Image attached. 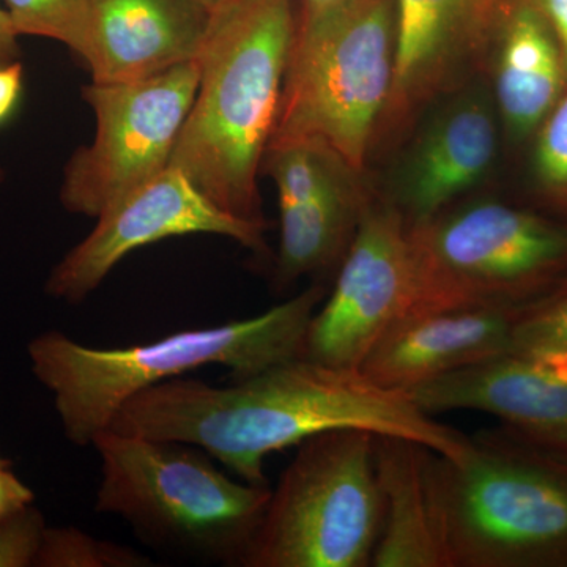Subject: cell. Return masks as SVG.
I'll return each mask as SVG.
<instances>
[{
    "instance_id": "21",
    "label": "cell",
    "mask_w": 567,
    "mask_h": 567,
    "mask_svg": "<svg viewBox=\"0 0 567 567\" xmlns=\"http://www.w3.org/2000/svg\"><path fill=\"white\" fill-rule=\"evenodd\" d=\"M140 551L87 535L74 527H48L37 567H147Z\"/></svg>"
},
{
    "instance_id": "2",
    "label": "cell",
    "mask_w": 567,
    "mask_h": 567,
    "mask_svg": "<svg viewBox=\"0 0 567 567\" xmlns=\"http://www.w3.org/2000/svg\"><path fill=\"white\" fill-rule=\"evenodd\" d=\"M298 17L293 0H230L212 13L199 84L171 166L223 210L265 223L257 175L275 132Z\"/></svg>"
},
{
    "instance_id": "14",
    "label": "cell",
    "mask_w": 567,
    "mask_h": 567,
    "mask_svg": "<svg viewBox=\"0 0 567 567\" xmlns=\"http://www.w3.org/2000/svg\"><path fill=\"white\" fill-rule=\"evenodd\" d=\"M516 315L495 308L405 312L372 347L360 371L377 385L406 394L509 352Z\"/></svg>"
},
{
    "instance_id": "13",
    "label": "cell",
    "mask_w": 567,
    "mask_h": 567,
    "mask_svg": "<svg viewBox=\"0 0 567 567\" xmlns=\"http://www.w3.org/2000/svg\"><path fill=\"white\" fill-rule=\"evenodd\" d=\"M427 415L488 413L511 432L567 457V354L506 352L406 393Z\"/></svg>"
},
{
    "instance_id": "9",
    "label": "cell",
    "mask_w": 567,
    "mask_h": 567,
    "mask_svg": "<svg viewBox=\"0 0 567 567\" xmlns=\"http://www.w3.org/2000/svg\"><path fill=\"white\" fill-rule=\"evenodd\" d=\"M197 84L199 69L192 61L145 80L92 81L82 89L95 114V137L66 163L63 207L96 219L162 174L173 159Z\"/></svg>"
},
{
    "instance_id": "6",
    "label": "cell",
    "mask_w": 567,
    "mask_h": 567,
    "mask_svg": "<svg viewBox=\"0 0 567 567\" xmlns=\"http://www.w3.org/2000/svg\"><path fill=\"white\" fill-rule=\"evenodd\" d=\"M395 41V0H344L298 17L268 144L316 142L363 174L393 89Z\"/></svg>"
},
{
    "instance_id": "18",
    "label": "cell",
    "mask_w": 567,
    "mask_h": 567,
    "mask_svg": "<svg viewBox=\"0 0 567 567\" xmlns=\"http://www.w3.org/2000/svg\"><path fill=\"white\" fill-rule=\"evenodd\" d=\"M498 29L496 102L506 128L522 140L557 106L567 81L565 63L537 0H511Z\"/></svg>"
},
{
    "instance_id": "26",
    "label": "cell",
    "mask_w": 567,
    "mask_h": 567,
    "mask_svg": "<svg viewBox=\"0 0 567 567\" xmlns=\"http://www.w3.org/2000/svg\"><path fill=\"white\" fill-rule=\"evenodd\" d=\"M24 85V66L21 61L0 65V125L6 123L20 104Z\"/></svg>"
},
{
    "instance_id": "16",
    "label": "cell",
    "mask_w": 567,
    "mask_h": 567,
    "mask_svg": "<svg viewBox=\"0 0 567 567\" xmlns=\"http://www.w3.org/2000/svg\"><path fill=\"white\" fill-rule=\"evenodd\" d=\"M495 155L496 126L486 102L480 96L458 100L417 142L395 207L406 224L434 218L488 173Z\"/></svg>"
},
{
    "instance_id": "10",
    "label": "cell",
    "mask_w": 567,
    "mask_h": 567,
    "mask_svg": "<svg viewBox=\"0 0 567 567\" xmlns=\"http://www.w3.org/2000/svg\"><path fill=\"white\" fill-rule=\"evenodd\" d=\"M342 259L333 292L312 317L306 358L361 369L372 347L412 306V252L401 210L368 200Z\"/></svg>"
},
{
    "instance_id": "3",
    "label": "cell",
    "mask_w": 567,
    "mask_h": 567,
    "mask_svg": "<svg viewBox=\"0 0 567 567\" xmlns=\"http://www.w3.org/2000/svg\"><path fill=\"white\" fill-rule=\"evenodd\" d=\"M324 300L322 286L262 315L216 327L178 331L148 344L99 349L61 331H47L28 346L33 375L54 395L63 434L76 446H92L134 395L167 380L223 365L234 379H248L306 357L312 317Z\"/></svg>"
},
{
    "instance_id": "29",
    "label": "cell",
    "mask_w": 567,
    "mask_h": 567,
    "mask_svg": "<svg viewBox=\"0 0 567 567\" xmlns=\"http://www.w3.org/2000/svg\"><path fill=\"white\" fill-rule=\"evenodd\" d=\"M344 0H301V11L298 17L311 18L322 14L324 11L341 6Z\"/></svg>"
},
{
    "instance_id": "23",
    "label": "cell",
    "mask_w": 567,
    "mask_h": 567,
    "mask_svg": "<svg viewBox=\"0 0 567 567\" xmlns=\"http://www.w3.org/2000/svg\"><path fill=\"white\" fill-rule=\"evenodd\" d=\"M535 174L543 196L567 215V95L539 126Z\"/></svg>"
},
{
    "instance_id": "12",
    "label": "cell",
    "mask_w": 567,
    "mask_h": 567,
    "mask_svg": "<svg viewBox=\"0 0 567 567\" xmlns=\"http://www.w3.org/2000/svg\"><path fill=\"white\" fill-rule=\"evenodd\" d=\"M511 0H395L393 89L379 130L399 133L486 54ZM377 137V136H375Z\"/></svg>"
},
{
    "instance_id": "5",
    "label": "cell",
    "mask_w": 567,
    "mask_h": 567,
    "mask_svg": "<svg viewBox=\"0 0 567 567\" xmlns=\"http://www.w3.org/2000/svg\"><path fill=\"white\" fill-rule=\"evenodd\" d=\"M96 511L128 522L147 543L240 566L262 520L270 486L237 481L200 447L102 432Z\"/></svg>"
},
{
    "instance_id": "19",
    "label": "cell",
    "mask_w": 567,
    "mask_h": 567,
    "mask_svg": "<svg viewBox=\"0 0 567 567\" xmlns=\"http://www.w3.org/2000/svg\"><path fill=\"white\" fill-rule=\"evenodd\" d=\"M368 199L350 182L303 203L279 205L281 244L276 281L289 286L317 274L339 257L352 241Z\"/></svg>"
},
{
    "instance_id": "11",
    "label": "cell",
    "mask_w": 567,
    "mask_h": 567,
    "mask_svg": "<svg viewBox=\"0 0 567 567\" xmlns=\"http://www.w3.org/2000/svg\"><path fill=\"white\" fill-rule=\"evenodd\" d=\"M265 227V223L223 210L188 175L169 164L99 216L92 233L52 268L44 289L55 300L81 303L128 254L183 235H221L262 252L267 249Z\"/></svg>"
},
{
    "instance_id": "8",
    "label": "cell",
    "mask_w": 567,
    "mask_h": 567,
    "mask_svg": "<svg viewBox=\"0 0 567 567\" xmlns=\"http://www.w3.org/2000/svg\"><path fill=\"white\" fill-rule=\"evenodd\" d=\"M382 528L375 434L309 436L271 488L240 567H371Z\"/></svg>"
},
{
    "instance_id": "22",
    "label": "cell",
    "mask_w": 567,
    "mask_h": 567,
    "mask_svg": "<svg viewBox=\"0 0 567 567\" xmlns=\"http://www.w3.org/2000/svg\"><path fill=\"white\" fill-rule=\"evenodd\" d=\"M509 352L567 354V279L546 297L518 309Z\"/></svg>"
},
{
    "instance_id": "25",
    "label": "cell",
    "mask_w": 567,
    "mask_h": 567,
    "mask_svg": "<svg viewBox=\"0 0 567 567\" xmlns=\"http://www.w3.org/2000/svg\"><path fill=\"white\" fill-rule=\"evenodd\" d=\"M33 492L11 472L9 462L0 456V518L9 516L21 507L32 505Z\"/></svg>"
},
{
    "instance_id": "20",
    "label": "cell",
    "mask_w": 567,
    "mask_h": 567,
    "mask_svg": "<svg viewBox=\"0 0 567 567\" xmlns=\"http://www.w3.org/2000/svg\"><path fill=\"white\" fill-rule=\"evenodd\" d=\"M18 35L43 37L65 44L81 58L89 47V0H3Z\"/></svg>"
},
{
    "instance_id": "4",
    "label": "cell",
    "mask_w": 567,
    "mask_h": 567,
    "mask_svg": "<svg viewBox=\"0 0 567 567\" xmlns=\"http://www.w3.org/2000/svg\"><path fill=\"white\" fill-rule=\"evenodd\" d=\"M429 486L450 567H567V457L509 429L432 453Z\"/></svg>"
},
{
    "instance_id": "1",
    "label": "cell",
    "mask_w": 567,
    "mask_h": 567,
    "mask_svg": "<svg viewBox=\"0 0 567 567\" xmlns=\"http://www.w3.org/2000/svg\"><path fill=\"white\" fill-rule=\"evenodd\" d=\"M110 429L200 447L257 486H268L271 453L334 429L404 436L454 462L472 450V436L439 423L405 393L377 385L360 369L306 357L226 386L167 380L130 399Z\"/></svg>"
},
{
    "instance_id": "7",
    "label": "cell",
    "mask_w": 567,
    "mask_h": 567,
    "mask_svg": "<svg viewBox=\"0 0 567 567\" xmlns=\"http://www.w3.org/2000/svg\"><path fill=\"white\" fill-rule=\"evenodd\" d=\"M406 226L413 262L409 311H518L567 279V224L524 208L481 200Z\"/></svg>"
},
{
    "instance_id": "30",
    "label": "cell",
    "mask_w": 567,
    "mask_h": 567,
    "mask_svg": "<svg viewBox=\"0 0 567 567\" xmlns=\"http://www.w3.org/2000/svg\"><path fill=\"white\" fill-rule=\"evenodd\" d=\"M204 2L213 13V11L221 9L226 3H229L230 0H204Z\"/></svg>"
},
{
    "instance_id": "31",
    "label": "cell",
    "mask_w": 567,
    "mask_h": 567,
    "mask_svg": "<svg viewBox=\"0 0 567 567\" xmlns=\"http://www.w3.org/2000/svg\"><path fill=\"white\" fill-rule=\"evenodd\" d=\"M3 181V171H2V167H0V182Z\"/></svg>"
},
{
    "instance_id": "17",
    "label": "cell",
    "mask_w": 567,
    "mask_h": 567,
    "mask_svg": "<svg viewBox=\"0 0 567 567\" xmlns=\"http://www.w3.org/2000/svg\"><path fill=\"white\" fill-rule=\"evenodd\" d=\"M432 453L415 440L375 435L382 528L371 567H450L429 486Z\"/></svg>"
},
{
    "instance_id": "24",
    "label": "cell",
    "mask_w": 567,
    "mask_h": 567,
    "mask_svg": "<svg viewBox=\"0 0 567 567\" xmlns=\"http://www.w3.org/2000/svg\"><path fill=\"white\" fill-rule=\"evenodd\" d=\"M47 528L33 503L0 518V567H37Z\"/></svg>"
},
{
    "instance_id": "27",
    "label": "cell",
    "mask_w": 567,
    "mask_h": 567,
    "mask_svg": "<svg viewBox=\"0 0 567 567\" xmlns=\"http://www.w3.org/2000/svg\"><path fill=\"white\" fill-rule=\"evenodd\" d=\"M537 3L557 37L567 76V0H537Z\"/></svg>"
},
{
    "instance_id": "15",
    "label": "cell",
    "mask_w": 567,
    "mask_h": 567,
    "mask_svg": "<svg viewBox=\"0 0 567 567\" xmlns=\"http://www.w3.org/2000/svg\"><path fill=\"white\" fill-rule=\"evenodd\" d=\"M84 62L93 82L145 80L196 61L210 28L204 0H89Z\"/></svg>"
},
{
    "instance_id": "28",
    "label": "cell",
    "mask_w": 567,
    "mask_h": 567,
    "mask_svg": "<svg viewBox=\"0 0 567 567\" xmlns=\"http://www.w3.org/2000/svg\"><path fill=\"white\" fill-rule=\"evenodd\" d=\"M21 61L20 35L14 31L9 11L0 6V65Z\"/></svg>"
}]
</instances>
